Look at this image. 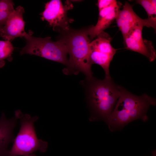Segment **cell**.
Segmentation results:
<instances>
[{"mask_svg": "<svg viewBox=\"0 0 156 156\" xmlns=\"http://www.w3.org/2000/svg\"><path fill=\"white\" fill-rule=\"evenodd\" d=\"M17 118H7L3 112L0 117V156H8V146L14 141L13 131L17 124Z\"/></svg>", "mask_w": 156, "mask_h": 156, "instance_id": "7c38bea8", "label": "cell"}, {"mask_svg": "<svg viewBox=\"0 0 156 156\" xmlns=\"http://www.w3.org/2000/svg\"><path fill=\"white\" fill-rule=\"evenodd\" d=\"M26 156H36L33 153L30 154V155H27Z\"/></svg>", "mask_w": 156, "mask_h": 156, "instance_id": "e0dca14e", "label": "cell"}, {"mask_svg": "<svg viewBox=\"0 0 156 156\" xmlns=\"http://www.w3.org/2000/svg\"><path fill=\"white\" fill-rule=\"evenodd\" d=\"M144 26L139 25L123 38L127 49L139 53L146 57L151 62L156 58V52L152 42L142 37V30Z\"/></svg>", "mask_w": 156, "mask_h": 156, "instance_id": "ba28073f", "label": "cell"}, {"mask_svg": "<svg viewBox=\"0 0 156 156\" xmlns=\"http://www.w3.org/2000/svg\"><path fill=\"white\" fill-rule=\"evenodd\" d=\"M11 0H0V30L5 25L10 14L14 10Z\"/></svg>", "mask_w": 156, "mask_h": 156, "instance_id": "9a60e30c", "label": "cell"}, {"mask_svg": "<svg viewBox=\"0 0 156 156\" xmlns=\"http://www.w3.org/2000/svg\"><path fill=\"white\" fill-rule=\"evenodd\" d=\"M32 31L26 33L23 37L26 41L25 45L20 52L21 55L29 54L37 55L63 64L69 67L67 48L61 40L53 41L50 37L44 38L32 36Z\"/></svg>", "mask_w": 156, "mask_h": 156, "instance_id": "5b68a950", "label": "cell"}, {"mask_svg": "<svg viewBox=\"0 0 156 156\" xmlns=\"http://www.w3.org/2000/svg\"><path fill=\"white\" fill-rule=\"evenodd\" d=\"M91 112L89 120L105 121L113 111L120 95V86L111 77L99 79L93 76L81 82Z\"/></svg>", "mask_w": 156, "mask_h": 156, "instance_id": "6da1fadb", "label": "cell"}, {"mask_svg": "<svg viewBox=\"0 0 156 156\" xmlns=\"http://www.w3.org/2000/svg\"><path fill=\"white\" fill-rule=\"evenodd\" d=\"M25 10L21 6L17 7L10 14L0 30V36L5 40L11 41L17 37H24L25 22L23 18Z\"/></svg>", "mask_w": 156, "mask_h": 156, "instance_id": "9c48e42d", "label": "cell"}, {"mask_svg": "<svg viewBox=\"0 0 156 156\" xmlns=\"http://www.w3.org/2000/svg\"><path fill=\"white\" fill-rule=\"evenodd\" d=\"M72 7L69 1L64 5L61 0H52L46 3L41 18L47 21L54 31L60 33L70 27L69 23L72 20L68 18L67 13Z\"/></svg>", "mask_w": 156, "mask_h": 156, "instance_id": "52a82bcc", "label": "cell"}, {"mask_svg": "<svg viewBox=\"0 0 156 156\" xmlns=\"http://www.w3.org/2000/svg\"><path fill=\"white\" fill-rule=\"evenodd\" d=\"M90 42L89 45L90 58L92 64L100 66L103 69L105 77H110L109 68L117 49L112 45V38L102 31Z\"/></svg>", "mask_w": 156, "mask_h": 156, "instance_id": "8992f818", "label": "cell"}, {"mask_svg": "<svg viewBox=\"0 0 156 156\" xmlns=\"http://www.w3.org/2000/svg\"><path fill=\"white\" fill-rule=\"evenodd\" d=\"M120 95L114 108L105 122L112 131L122 129L134 120H148L147 113L149 107L155 106V98L145 94L138 96L120 86Z\"/></svg>", "mask_w": 156, "mask_h": 156, "instance_id": "7a4b0ae2", "label": "cell"}, {"mask_svg": "<svg viewBox=\"0 0 156 156\" xmlns=\"http://www.w3.org/2000/svg\"><path fill=\"white\" fill-rule=\"evenodd\" d=\"M115 20L123 38L138 25H142L144 27H151L147 19L139 17L134 12L131 5L127 1L122 9L119 10Z\"/></svg>", "mask_w": 156, "mask_h": 156, "instance_id": "30bf717a", "label": "cell"}, {"mask_svg": "<svg viewBox=\"0 0 156 156\" xmlns=\"http://www.w3.org/2000/svg\"><path fill=\"white\" fill-rule=\"evenodd\" d=\"M120 6V3L117 1L111 6L99 11L96 24L88 27V33L90 40L109 26L116 19Z\"/></svg>", "mask_w": 156, "mask_h": 156, "instance_id": "8fae6325", "label": "cell"}, {"mask_svg": "<svg viewBox=\"0 0 156 156\" xmlns=\"http://www.w3.org/2000/svg\"><path fill=\"white\" fill-rule=\"evenodd\" d=\"M136 3L141 5L147 13V19L151 27L155 29L156 28V0H138Z\"/></svg>", "mask_w": 156, "mask_h": 156, "instance_id": "4fadbf2b", "label": "cell"}, {"mask_svg": "<svg viewBox=\"0 0 156 156\" xmlns=\"http://www.w3.org/2000/svg\"><path fill=\"white\" fill-rule=\"evenodd\" d=\"M88 30V28L75 29L70 27L60 32L58 39L64 42L70 56L69 67L63 71L65 74L76 75L81 72L86 78L93 76L89 55L90 42Z\"/></svg>", "mask_w": 156, "mask_h": 156, "instance_id": "3957f363", "label": "cell"}, {"mask_svg": "<svg viewBox=\"0 0 156 156\" xmlns=\"http://www.w3.org/2000/svg\"><path fill=\"white\" fill-rule=\"evenodd\" d=\"M14 50V47L11 42L0 40V68L5 65V60L9 61L12 60V55Z\"/></svg>", "mask_w": 156, "mask_h": 156, "instance_id": "5bb4252c", "label": "cell"}, {"mask_svg": "<svg viewBox=\"0 0 156 156\" xmlns=\"http://www.w3.org/2000/svg\"><path fill=\"white\" fill-rule=\"evenodd\" d=\"M117 1L115 0H99L97 5L99 11L109 7L114 4Z\"/></svg>", "mask_w": 156, "mask_h": 156, "instance_id": "2e32d148", "label": "cell"}, {"mask_svg": "<svg viewBox=\"0 0 156 156\" xmlns=\"http://www.w3.org/2000/svg\"><path fill=\"white\" fill-rule=\"evenodd\" d=\"M15 116L19 120L21 127L13 146L9 150L8 156H26L37 151L45 152L48 143L38 138L34 126L38 117L24 114L20 110L15 111Z\"/></svg>", "mask_w": 156, "mask_h": 156, "instance_id": "277c9868", "label": "cell"}]
</instances>
